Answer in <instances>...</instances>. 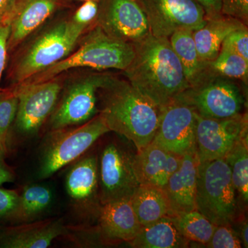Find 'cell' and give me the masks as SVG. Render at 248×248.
I'll use <instances>...</instances> for the list:
<instances>
[{
	"instance_id": "21",
	"label": "cell",
	"mask_w": 248,
	"mask_h": 248,
	"mask_svg": "<svg viewBox=\"0 0 248 248\" xmlns=\"http://www.w3.org/2000/svg\"><path fill=\"white\" fill-rule=\"evenodd\" d=\"M245 26L247 25L239 19L222 14L206 19L203 27L192 32L200 60L204 62L215 60L227 36Z\"/></svg>"
},
{
	"instance_id": "37",
	"label": "cell",
	"mask_w": 248,
	"mask_h": 248,
	"mask_svg": "<svg viewBox=\"0 0 248 248\" xmlns=\"http://www.w3.org/2000/svg\"><path fill=\"white\" fill-rule=\"evenodd\" d=\"M14 180L12 169L5 163L4 156H0V186Z\"/></svg>"
},
{
	"instance_id": "8",
	"label": "cell",
	"mask_w": 248,
	"mask_h": 248,
	"mask_svg": "<svg viewBox=\"0 0 248 248\" xmlns=\"http://www.w3.org/2000/svg\"><path fill=\"white\" fill-rule=\"evenodd\" d=\"M179 97L198 115L213 119H226L241 113L244 97L235 80L219 76L205 77Z\"/></svg>"
},
{
	"instance_id": "14",
	"label": "cell",
	"mask_w": 248,
	"mask_h": 248,
	"mask_svg": "<svg viewBox=\"0 0 248 248\" xmlns=\"http://www.w3.org/2000/svg\"><path fill=\"white\" fill-rule=\"evenodd\" d=\"M104 76H91L71 86L50 119L51 130L77 126L97 113V94Z\"/></svg>"
},
{
	"instance_id": "15",
	"label": "cell",
	"mask_w": 248,
	"mask_h": 248,
	"mask_svg": "<svg viewBox=\"0 0 248 248\" xmlns=\"http://www.w3.org/2000/svg\"><path fill=\"white\" fill-rule=\"evenodd\" d=\"M97 215L99 232L106 241L129 243L141 228L130 199L101 204Z\"/></svg>"
},
{
	"instance_id": "36",
	"label": "cell",
	"mask_w": 248,
	"mask_h": 248,
	"mask_svg": "<svg viewBox=\"0 0 248 248\" xmlns=\"http://www.w3.org/2000/svg\"><path fill=\"white\" fill-rule=\"evenodd\" d=\"M205 10L206 19L221 15V0H195Z\"/></svg>"
},
{
	"instance_id": "5",
	"label": "cell",
	"mask_w": 248,
	"mask_h": 248,
	"mask_svg": "<svg viewBox=\"0 0 248 248\" xmlns=\"http://www.w3.org/2000/svg\"><path fill=\"white\" fill-rule=\"evenodd\" d=\"M109 132L99 113L76 128L52 130L44 148L40 177H51L62 168L79 159L101 137Z\"/></svg>"
},
{
	"instance_id": "38",
	"label": "cell",
	"mask_w": 248,
	"mask_h": 248,
	"mask_svg": "<svg viewBox=\"0 0 248 248\" xmlns=\"http://www.w3.org/2000/svg\"><path fill=\"white\" fill-rule=\"evenodd\" d=\"M15 0H0V24L10 17Z\"/></svg>"
},
{
	"instance_id": "23",
	"label": "cell",
	"mask_w": 248,
	"mask_h": 248,
	"mask_svg": "<svg viewBox=\"0 0 248 248\" xmlns=\"http://www.w3.org/2000/svg\"><path fill=\"white\" fill-rule=\"evenodd\" d=\"M130 200L141 226H148L169 216V202L161 187L140 185Z\"/></svg>"
},
{
	"instance_id": "19",
	"label": "cell",
	"mask_w": 248,
	"mask_h": 248,
	"mask_svg": "<svg viewBox=\"0 0 248 248\" xmlns=\"http://www.w3.org/2000/svg\"><path fill=\"white\" fill-rule=\"evenodd\" d=\"M59 0H15L10 15L8 49L12 50L42 25L56 9Z\"/></svg>"
},
{
	"instance_id": "1",
	"label": "cell",
	"mask_w": 248,
	"mask_h": 248,
	"mask_svg": "<svg viewBox=\"0 0 248 248\" xmlns=\"http://www.w3.org/2000/svg\"><path fill=\"white\" fill-rule=\"evenodd\" d=\"M133 46L135 55L124 74L157 107H166L190 87L169 38L150 32Z\"/></svg>"
},
{
	"instance_id": "6",
	"label": "cell",
	"mask_w": 248,
	"mask_h": 248,
	"mask_svg": "<svg viewBox=\"0 0 248 248\" xmlns=\"http://www.w3.org/2000/svg\"><path fill=\"white\" fill-rule=\"evenodd\" d=\"M86 29L71 19L49 29L19 59L14 68V81L22 84L71 55Z\"/></svg>"
},
{
	"instance_id": "18",
	"label": "cell",
	"mask_w": 248,
	"mask_h": 248,
	"mask_svg": "<svg viewBox=\"0 0 248 248\" xmlns=\"http://www.w3.org/2000/svg\"><path fill=\"white\" fill-rule=\"evenodd\" d=\"M67 193L72 201L83 208L97 213L99 197V164L95 155L77 161L67 174Z\"/></svg>"
},
{
	"instance_id": "33",
	"label": "cell",
	"mask_w": 248,
	"mask_h": 248,
	"mask_svg": "<svg viewBox=\"0 0 248 248\" xmlns=\"http://www.w3.org/2000/svg\"><path fill=\"white\" fill-rule=\"evenodd\" d=\"M221 14L239 19L247 25L248 0H221Z\"/></svg>"
},
{
	"instance_id": "16",
	"label": "cell",
	"mask_w": 248,
	"mask_h": 248,
	"mask_svg": "<svg viewBox=\"0 0 248 248\" xmlns=\"http://www.w3.org/2000/svg\"><path fill=\"white\" fill-rule=\"evenodd\" d=\"M197 153L184 155L182 164L163 187L169 202V217L196 210Z\"/></svg>"
},
{
	"instance_id": "22",
	"label": "cell",
	"mask_w": 248,
	"mask_h": 248,
	"mask_svg": "<svg viewBox=\"0 0 248 248\" xmlns=\"http://www.w3.org/2000/svg\"><path fill=\"white\" fill-rule=\"evenodd\" d=\"M128 244L135 248H186L190 246V241L182 236L168 216L141 226Z\"/></svg>"
},
{
	"instance_id": "25",
	"label": "cell",
	"mask_w": 248,
	"mask_h": 248,
	"mask_svg": "<svg viewBox=\"0 0 248 248\" xmlns=\"http://www.w3.org/2000/svg\"><path fill=\"white\" fill-rule=\"evenodd\" d=\"M52 201L51 191L40 185L27 186L19 194L17 206L11 221H29L48 208Z\"/></svg>"
},
{
	"instance_id": "3",
	"label": "cell",
	"mask_w": 248,
	"mask_h": 248,
	"mask_svg": "<svg viewBox=\"0 0 248 248\" xmlns=\"http://www.w3.org/2000/svg\"><path fill=\"white\" fill-rule=\"evenodd\" d=\"M134 55L133 44L111 37L97 25L86 37L78 51L19 85L44 82L77 68H112L124 71L131 63Z\"/></svg>"
},
{
	"instance_id": "27",
	"label": "cell",
	"mask_w": 248,
	"mask_h": 248,
	"mask_svg": "<svg viewBox=\"0 0 248 248\" xmlns=\"http://www.w3.org/2000/svg\"><path fill=\"white\" fill-rule=\"evenodd\" d=\"M170 217L179 232L190 242L208 244L216 227L197 210Z\"/></svg>"
},
{
	"instance_id": "9",
	"label": "cell",
	"mask_w": 248,
	"mask_h": 248,
	"mask_svg": "<svg viewBox=\"0 0 248 248\" xmlns=\"http://www.w3.org/2000/svg\"><path fill=\"white\" fill-rule=\"evenodd\" d=\"M146 15L150 32L169 38L176 31H195L203 27L206 15L195 0H138Z\"/></svg>"
},
{
	"instance_id": "41",
	"label": "cell",
	"mask_w": 248,
	"mask_h": 248,
	"mask_svg": "<svg viewBox=\"0 0 248 248\" xmlns=\"http://www.w3.org/2000/svg\"><path fill=\"white\" fill-rule=\"evenodd\" d=\"M81 1H97L98 0H81Z\"/></svg>"
},
{
	"instance_id": "20",
	"label": "cell",
	"mask_w": 248,
	"mask_h": 248,
	"mask_svg": "<svg viewBox=\"0 0 248 248\" xmlns=\"http://www.w3.org/2000/svg\"><path fill=\"white\" fill-rule=\"evenodd\" d=\"M65 232L62 220H45L0 230V248H46Z\"/></svg>"
},
{
	"instance_id": "13",
	"label": "cell",
	"mask_w": 248,
	"mask_h": 248,
	"mask_svg": "<svg viewBox=\"0 0 248 248\" xmlns=\"http://www.w3.org/2000/svg\"><path fill=\"white\" fill-rule=\"evenodd\" d=\"M97 18L104 32L124 42L135 43L150 33L138 0H103Z\"/></svg>"
},
{
	"instance_id": "11",
	"label": "cell",
	"mask_w": 248,
	"mask_h": 248,
	"mask_svg": "<svg viewBox=\"0 0 248 248\" xmlns=\"http://www.w3.org/2000/svg\"><path fill=\"white\" fill-rule=\"evenodd\" d=\"M196 113V140L200 162L223 159L245 133H248V114L226 119L202 117Z\"/></svg>"
},
{
	"instance_id": "40",
	"label": "cell",
	"mask_w": 248,
	"mask_h": 248,
	"mask_svg": "<svg viewBox=\"0 0 248 248\" xmlns=\"http://www.w3.org/2000/svg\"><path fill=\"white\" fill-rule=\"evenodd\" d=\"M5 155H6V153H5L4 150L2 149L1 146H0V156H4Z\"/></svg>"
},
{
	"instance_id": "34",
	"label": "cell",
	"mask_w": 248,
	"mask_h": 248,
	"mask_svg": "<svg viewBox=\"0 0 248 248\" xmlns=\"http://www.w3.org/2000/svg\"><path fill=\"white\" fill-rule=\"evenodd\" d=\"M99 6L97 1H87L76 11L72 20L77 24L87 28L97 17Z\"/></svg>"
},
{
	"instance_id": "12",
	"label": "cell",
	"mask_w": 248,
	"mask_h": 248,
	"mask_svg": "<svg viewBox=\"0 0 248 248\" xmlns=\"http://www.w3.org/2000/svg\"><path fill=\"white\" fill-rule=\"evenodd\" d=\"M14 91L18 97L16 117L17 130L24 135H31L38 131L53 112L62 83L52 79L37 84L18 85Z\"/></svg>"
},
{
	"instance_id": "24",
	"label": "cell",
	"mask_w": 248,
	"mask_h": 248,
	"mask_svg": "<svg viewBox=\"0 0 248 248\" xmlns=\"http://www.w3.org/2000/svg\"><path fill=\"white\" fill-rule=\"evenodd\" d=\"M192 32L190 30H179L169 37L171 47L182 64L190 87L200 83L205 74V62L200 60Z\"/></svg>"
},
{
	"instance_id": "29",
	"label": "cell",
	"mask_w": 248,
	"mask_h": 248,
	"mask_svg": "<svg viewBox=\"0 0 248 248\" xmlns=\"http://www.w3.org/2000/svg\"><path fill=\"white\" fill-rule=\"evenodd\" d=\"M17 107L18 97L14 90L0 97V146L6 153L9 129L16 119Z\"/></svg>"
},
{
	"instance_id": "10",
	"label": "cell",
	"mask_w": 248,
	"mask_h": 248,
	"mask_svg": "<svg viewBox=\"0 0 248 248\" xmlns=\"http://www.w3.org/2000/svg\"><path fill=\"white\" fill-rule=\"evenodd\" d=\"M195 111L180 97L161 108L153 143L179 155L197 153Z\"/></svg>"
},
{
	"instance_id": "31",
	"label": "cell",
	"mask_w": 248,
	"mask_h": 248,
	"mask_svg": "<svg viewBox=\"0 0 248 248\" xmlns=\"http://www.w3.org/2000/svg\"><path fill=\"white\" fill-rule=\"evenodd\" d=\"M222 50H229L248 61V30L247 26L231 32L222 43Z\"/></svg>"
},
{
	"instance_id": "28",
	"label": "cell",
	"mask_w": 248,
	"mask_h": 248,
	"mask_svg": "<svg viewBox=\"0 0 248 248\" xmlns=\"http://www.w3.org/2000/svg\"><path fill=\"white\" fill-rule=\"evenodd\" d=\"M209 76L239 80L247 84L248 61L232 52L221 49L215 60L205 62L204 78Z\"/></svg>"
},
{
	"instance_id": "32",
	"label": "cell",
	"mask_w": 248,
	"mask_h": 248,
	"mask_svg": "<svg viewBox=\"0 0 248 248\" xmlns=\"http://www.w3.org/2000/svg\"><path fill=\"white\" fill-rule=\"evenodd\" d=\"M19 194L16 191L0 187V223L11 221L17 206Z\"/></svg>"
},
{
	"instance_id": "30",
	"label": "cell",
	"mask_w": 248,
	"mask_h": 248,
	"mask_svg": "<svg viewBox=\"0 0 248 248\" xmlns=\"http://www.w3.org/2000/svg\"><path fill=\"white\" fill-rule=\"evenodd\" d=\"M242 242L232 226H217L208 244L210 248H241Z\"/></svg>"
},
{
	"instance_id": "4",
	"label": "cell",
	"mask_w": 248,
	"mask_h": 248,
	"mask_svg": "<svg viewBox=\"0 0 248 248\" xmlns=\"http://www.w3.org/2000/svg\"><path fill=\"white\" fill-rule=\"evenodd\" d=\"M195 205L215 226H232L236 221L239 201L224 158L199 162Z\"/></svg>"
},
{
	"instance_id": "39",
	"label": "cell",
	"mask_w": 248,
	"mask_h": 248,
	"mask_svg": "<svg viewBox=\"0 0 248 248\" xmlns=\"http://www.w3.org/2000/svg\"><path fill=\"white\" fill-rule=\"evenodd\" d=\"M248 222L244 221L240 228V232L237 233L245 248L248 247Z\"/></svg>"
},
{
	"instance_id": "2",
	"label": "cell",
	"mask_w": 248,
	"mask_h": 248,
	"mask_svg": "<svg viewBox=\"0 0 248 248\" xmlns=\"http://www.w3.org/2000/svg\"><path fill=\"white\" fill-rule=\"evenodd\" d=\"M99 114L110 131L130 141L137 152L153 141L159 125L161 108L125 80L104 76L98 89Z\"/></svg>"
},
{
	"instance_id": "26",
	"label": "cell",
	"mask_w": 248,
	"mask_h": 248,
	"mask_svg": "<svg viewBox=\"0 0 248 248\" xmlns=\"http://www.w3.org/2000/svg\"><path fill=\"white\" fill-rule=\"evenodd\" d=\"M248 133L244 134L224 157L231 169L238 199L244 205H247L248 201Z\"/></svg>"
},
{
	"instance_id": "35",
	"label": "cell",
	"mask_w": 248,
	"mask_h": 248,
	"mask_svg": "<svg viewBox=\"0 0 248 248\" xmlns=\"http://www.w3.org/2000/svg\"><path fill=\"white\" fill-rule=\"evenodd\" d=\"M10 33L11 20L9 17L0 24V81L6 64Z\"/></svg>"
},
{
	"instance_id": "17",
	"label": "cell",
	"mask_w": 248,
	"mask_h": 248,
	"mask_svg": "<svg viewBox=\"0 0 248 248\" xmlns=\"http://www.w3.org/2000/svg\"><path fill=\"white\" fill-rule=\"evenodd\" d=\"M183 157L152 141L141 151L137 152L135 156V172L140 185L163 188L170 176L180 167Z\"/></svg>"
},
{
	"instance_id": "7",
	"label": "cell",
	"mask_w": 248,
	"mask_h": 248,
	"mask_svg": "<svg viewBox=\"0 0 248 248\" xmlns=\"http://www.w3.org/2000/svg\"><path fill=\"white\" fill-rule=\"evenodd\" d=\"M137 151L117 141L108 143L98 159L100 204L130 199L140 185L135 169Z\"/></svg>"
}]
</instances>
